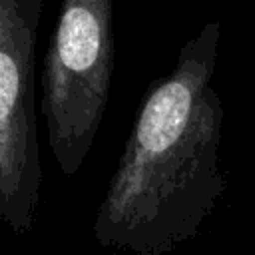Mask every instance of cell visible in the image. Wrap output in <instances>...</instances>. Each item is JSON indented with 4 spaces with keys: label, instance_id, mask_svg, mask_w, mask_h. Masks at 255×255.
Instances as JSON below:
<instances>
[{
    "label": "cell",
    "instance_id": "4",
    "mask_svg": "<svg viewBox=\"0 0 255 255\" xmlns=\"http://www.w3.org/2000/svg\"><path fill=\"white\" fill-rule=\"evenodd\" d=\"M18 4L22 6V10L26 12V16H28L34 24H40V16H42L44 0H18Z\"/></svg>",
    "mask_w": 255,
    "mask_h": 255
},
{
    "label": "cell",
    "instance_id": "1",
    "mask_svg": "<svg viewBox=\"0 0 255 255\" xmlns=\"http://www.w3.org/2000/svg\"><path fill=\"white\" fill-rule=\"evenodd\" d=\"M221 22L209 20L153 84L133 120L94 221L102 247L165 255L197 235L225 191L223 106L211 86Z\"/></svg>",
    "mask_w": 255,
    "mask_h": 255
},
{
    "label": "cell",
    "instance_id": "2",
    "mask_svg": "<svg viewBox=\"0 0 255 255\" xmlns=\"http://www.w3.org/2000/svg\"><path fill=\"white\" fill-rule=\"evenodd\" d=\"M114 0H62L42 62V116L64 175L84 163L102 126L114 70Z\"/></svg>",
    "mask_w": 255,
    "mask_h": 255
},
{
    "label": "cell",
    "instance_id": "3",
    "mask_svg": "<svg viewBox=\"0 0 255 255\" xmlns=\"http://www.w3.org/2000/svg\"><path fill=\"white\" fill-rule=\"evenodd\" d=\"M36 36L18 0H0V219L18 235L32 229L42 189Z\"/></svg>",
    "mask_w": 255,
    "mask_h": 255
}]
</instances>
